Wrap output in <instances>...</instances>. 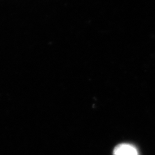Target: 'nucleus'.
Returning <instances> with one entry per match:
<instances>
[{
	"instance_id": "nucleus-1",
	"label": "nucleus",
	"mask_w": 155,
	"mask_h": 155,
	"mask_svg": "<svg viewBox=\"0 0 155 155\" xmlns=\"http://www.w3.org/2000/svg\"><path fill=\"white\" fill-rule=\"evenodd\" d=\"M114 155H139L137 148L132 144L123 143L117 145L113 151Z\"/></svg>"
}]
</instances>
